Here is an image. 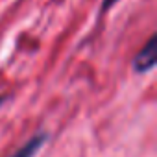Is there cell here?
Returning a JSON list of instances; mask_svg holds the SVG:
<instances>
[{"mask_svg": "<svg viewBox=\"0 0 157 157\" xmlns=\"http://www.w3.org/2000/svg\"><path fill=\"white\" fill-rule=\"evenodd\" d=\"M155 35H151L148 39V43L137 52V56L133 57V70L139 74L150 72L155 67Z\"/></svg>", "mask_w": 157, "mask_h": 157, "instance_id": "1", "label": "cell"}, {"mask_svg": "<svg viewBox=\"0 0 157 157\" xmlns=\"http://www.w3.org/2000/svg\"><path fill=\"white\" fill-rule=\"evenodd\" d=\"M46 140H48V133H44V131H41V133H35L30 140H26L17 151H13L10 157H35L37 153H39V150L46 144Z\"/></svg>", "mask_w": 157, "mask_h": 157, "instance_id": "2", "label": "cell"}, {"mask_svg": "<svg viewBox=\"0 0 157 157\" xmlns=\"http://www.w3.org/2000/svg\"><path fill=\"white\" fill-rule=\"evenodd\" d=\"M117 2H118V0H104V4H102V11H107V10H109V8H113Z\"/></svg>", "mask_w": 157, "mask_h": 157, "instance_id": "3", "label": "cell"}, {"mask_svg": "<svg viewBox=\"0 0 157 157\" xmlns=\"http://www.w3.org/2000/svg\"><path fill=\"white\" fill-rule=\"evenodd\" d=\"M4 100H6V96H4V94H0V105L4 104Z\"/></svg>", "mask_w": 157, "mask_h": 157, "instance_id": "4", "label": "cell"}]
</instances>
